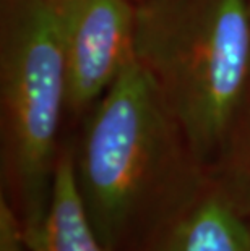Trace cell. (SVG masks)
<instances>
[{
	"instance_id": "3957f363",
	"label": "cell",
	"mask_w": 250,
	"mask_h": 251,
	"mask_svg": "<svg viewBox=\"0 0 250 251\" xmlns=\"http://www.w3.org/2000/svg\"><path fill=\"white\" fill-rule=\"evenodd\" d=\"M63 110L57 0H0L2 178L25 235L38 228L49 206Z\"/></svg>"
},
{
	"instance_id": "6da1fadb",
	"label": "cell",
	"mask_w": 250,
	"mask_h": 251,
	"mask_svg": "<svg viewBox=\"0 0 250 251\" xmlns=\"http://www.w3.org/2000/svg\"><path fill=\"white\" fill-rule=\"evenodd\" d=\"M72 161L84 209L109 251L134 250L203 172L137 58L93 107Z\"/></svg>"
},
{
	"instance_id": "7a4b0ae2",
	"label": "cell",
	"mask_w": 250,
	"mask_h": 251,
	"mask_svg": "<svg viewBox=\"0 0 250 251\" xmlns=\"http://www.w3.org/2000/svg\"><path fill=\"white\" fill-rule=\"evenodd\" d=\"M135 52L195 161L218 162L250 86L247 0L137 3Z\"/></svg>"
},
{
	"instance_id": "ba28073f",
	"label": "cell",
	"mask_w": 250,
	"mask_h": 251,
	"mask_svg": "<svg viewBox=\"0 0 250 251\" xmlns=\"http://www.w3.org/2000/svg\"><path fill=\"white\" fill-rule=\"evenodd\" d=\"M0 251H29L23 224L5 195L0 196Z\"/></svg>"
},
{
	"instance_id": "8992f818",
	"label": "cell",
	"mask_w": 250,
	"mask_h": 251,
	"mask_svg": "<svg viewBox=\"0 0 250 251\" xmlns=\"http://www.w3.org/2000/svg\"><path fill=\"white\" fill-rule=\"evenodd\" d=\"M25 237L29 251H109L84 209L68 149L58 156L46 214L38 228Z\"/></svg>"
},
{
	"instance_id": "9c48e42d",
	"label": "cell",
	"mask_w": 250,
	"mask_h": 251,
	"mask_svg": "<svg viewBox=\"0 0 250 251\" xmlns=\"http://www.w3.org/2000/svg\"><path fill=\"white\" fill-rule=\"evenodd\" d=\"M130 2H134V3H141V2H145V0H130Z\"/></svg>"
},
{
	"instance_id": "30bf717a",
	"label": "cell",
	"mask_w": 250,
	"mask_h": 251,
	"mask_svg": "<svg viewBox=\"0 0 250 251\" xmlns=\"http://www.w3.org/2000/svg\"><path fill=\"white\" fill-rule=\"evenodd\" d=\"M247 3H249V7H250V0H247Z\"/></svg>"
},
{
	"instance_id": "52a82bcc",
	"label": "cell",
	"mask_w": 250,
	"mask_h": 251,
	"mask_svg": "<svg viewBox=\"0 0 250 251\" xmlns=\"http://www.w3.org/2000/svg\"><path fill=\"white\" fill-rule=\"evenodd\" d=\"M220 175L250 206V86L221 157Z\"/></svg>"
},
{
	"instance_id": "277c9868",
	"label": "cell",
	"mask_w": 250,
	"mask_h": 251,
	"mask_svg": "<svg viewBox=\"0 0 250 251\" xmlns=\"http://www.w3.org/2000/svg\"><path fill=\"white\" fill-rule=\"evenodd\" d=\"M67 68V110L80 114L103 98L137 58V3L57 0Z\"/></svg>"
},
{
	"instance_id": "5b68a950",
	"label": "cell",
	"mask_w": 250,
	"mask_h": 251,
	"mask_svg": "<svg viewBox=\"0 0 250 251\" xmlns=\"http://www.w3.org/2000/svg\"><path fill=\"white\" fill-rule=\"evenodd\" d=\"M132 251H250V206L220 174L201 172Z\"/></svg>"
}]
</instances>
